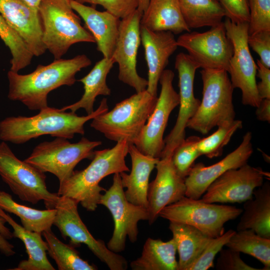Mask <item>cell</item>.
I'll list each match as a JSON object with an SVG mask.
<instances>
[{
    "label": "cell",
    "instance_id": "cell-1",
    "mask_svg": "<svg viewBox=\"0 0 270 270\" xmlns=\"http://www.w3.org/2000/svg\"><path fill=\"white\" fill-rule=\"evenodd\" d=\"M91 64V60L82 54L70 59L54 60L46 66L39 64L28 74H20L10 70L8 97L22 102L30 110H40L48 106L50 92L62 86L73 85L76 74Z\"/></svg>",
    "mask_w": 270,
    "mask_h": 270
},
{
    "label": "cell",
    "instance_id": "cell-2",
    "mask_svg": "<svg viewBox=\"0 0 270 270\" xmlns=\"http://www.w3.org/2000/svg\"><path fill=\"white\" fill-rule=\"evenodd\" d=\"M108 110L107 99L104 98L96 110L85 116L48 106L34 116L7 117L0 122V140L22 144L44 135L72 139L75 134H84L87 122Z\"/></svg>",
    "mask_w": 270,
    "mask_h": 270
},
{
    "label": "cell",
    "instance_id": "cell-3",
    "mask_svg": "<svg viewBox=\"0 0 270 270\" xmlns=\"http://www.w3.org/2000/svg\"><path fill=\"white\" fill-rule=\"evenodd\" d=\"M129 144L122 140L110 148L94 150L90 164L81 170H74L72 174L60 184L58 196L70 198L87 210L94 211L99 204L101 192L106 190L100 186L105 177L129 172L125 158L128 154Z\"/></svg>",
    "mask_w": 270,
    "mask_h": 270
},
{
    "label": "cell",
    "instance_id": "cell-4",
    "mask_svg": "<svg viewBox=\"0 0 270 270\" xmlns=\"http://www.w3.org/2000/svg\"><path fill=\"white\" fill-rule=\"evenodd\" d=\"M70 0H41L38 6L42 42L55 60L61 58L74 44L96 42L90 32L82 26Z\"/></svg>",
    "mask_w": 270,
    "mask_h": 270
},
{
    "label": "cell",
    "instance_id": "cell-5",
    "mask_svg": "<svg viewBox=\"0 0 270 270\" xmlns=\"http://www.w3.org/2000/svg\"><path fill=\"white\" fill-rule=\"evenodd\" d=\"M158 97L146 90L116 104L110 111L98 115L90 126L111 140H125L134 144L152 113Z\"/></svg>",
    "mask_w": 270,
    "mask_h": 270
},
{
    "label": "cell",
    "instance_id": "cell-6",
    "mask_svg": "<svg viewBox=\"0 0 270 270\" xmlns=\"http://www.w3.org/2000/svg\"><path fill=\"white\" fill-rule=\"evenodd\" d=\"M200 73L203 86L202 100L186 128L205 134L224 122L235 119L234 88L225 70L202 68Z\"/></svg>",
    "mask_w": 270,
    "mask_h": 270
},
{
    "label": "cell",
    "instance_id": "cell-7",
    "mask_svg": "<svg viewBox=\"0 0 270 270\" xmlns=\"http://www.w3.org/2000/svg\"><path fill=\"white\" fill-rule=\"evenodd\" d=\"M0 176L22 201L36 204L43 200L46 209L55 208L60 196L48 190L44 172L20 160L2 141L0 143Z\"/></svg>",
    "mask_w": 270,
    "mask_h": 270
},
{
    "label": "cell",
    "instance_id": "cell-8",
    "mask_svg": "<svg viewBox=\"0 0 270 270\" xmlns=\"http://www.w3.org/2000/svg\"><path fill=\"white\" fill-rule=\"evenodd\" d=\"M242 209L234 206L206 202L186 196L162 208L158 217L192 226L211 238L224 232V224L239 216Z\"/></svg>",
    "mask_w": 270,
    "mask_h": 270
},
{
    "label": "cell",
    "instance_id": "cell-9",
    "mask_svg": "<svg viewBox=\"0 0 270 270\" xmlns=\"http://www.w3.org/2000/svg\"><path fill=\"white\" fill-rule=\"evenodd\" d=\"M102 144L100 141H92L84 137L75 143L56 138L38 144L24 160L43 172L54 174L61 184L72 174L81 160H92L94 148Z\"/></svg>",
    "mask_w": 270,
    "mask_h": 270
},
{
    "label": "cell",
    "instance_id": "cell-10",
    "mask_svg": "<svg viewBox=\"0 0 270 270\" xmlns=\"http://www.w3.org/2000/svg\"><path fill=\"white\" fill-rule=\"evenodd\" d=\"M76 200L66 196H59L55 206L56 210L53 224L64 238H70V244L77 247L83 244L111 270H125L126 258L110 250L101 240H96L88 231L79 215Z\"/></svg>",
    "mask_w": 270,
    "mask_h": 270
},
{
    "label": "cell",
    "instance_id": "cell-11",
    "mask_svg": "<svg viewBox=\"0 0 270 270\" xmlns=\"http://www.w3.org/2000/svg\"><path fill=\"white\" fill-rule=\"evenodd\" d=\"M99 204L109 210L114 222L112 236L107 247L114 252H122L125 248L127 236L132 242L136 241L138 222L148 220V210L127 200L118 173L114 174L112 185L104 194H101Z\"/></svg>",
    "mask_w": 270,
    "mask_h": 270
},
{
    "label": "cell",
    "instance_id": "cell-12",
    "mask_svg": "<svg viewBox=\"0 0 270 270\" xmlns=\"http://www.w3.org/2000/svg\"><path fill=\"white\" fill-rule=\"evenodd\" d=\"M224 24L234 48L228 72L232 86L241 90L242 104L256 108L262 99L256 88L258 67L248 42V23H235L226 18Z\"/></svg>",
    "mask_w": 270,
    "mask_h": 270
},
{
    "label": "cell",
    "instance_id": "cell-13",
    "mask_svg": "<svg viewBox=\"0 0 270 270\" xmlns=\"http://www.w3.org/2000/svg\"><path fill=\"white\" fill-rule=\"evenodd\" d=\"M176 43L178 46L186 50L200 68L224 70L228 73L234 48L224 22L205 32L182 34L176 40Z\"/></svg>",
    "mask_w": 270,
    "mask_h": 270
},
{
    "label": "cell",
    "instance_id": "cell-14",
    "mask_svg": "<svg viewBox=\"0 0 270 270\" xmlns=\"http://www.w3.org/2000/svg\"><path fill=\"white\" fill-rule=\"evenodd\" d=\"M174 72L164 70L159 82L161 90L154 108L134 143L143 154L160 158L164 146L163 138L169 116L179 104L178 94L174 90L172 82Z\"/></svg>",
    "mask_w": 270,
    "mask_h": 270
},
{
    "label": "cell",
    "instance_id": "cell-15",
    "mask_svg": "<svg viewBox=\"0 0 270 270\" xmlns=\"http://www.w3.org/2000/svg\"><path fill=\"white\" fill-rule=\"evenodd\" d=\"M174 66L178 74L179 112L175 125L164 139V146L160 158L172 156L174 149L185 139L188 122L200 102L194 92L195 73L200 68L199 65L188 54L180 52L176 57Z\"/></svg>",
    "mask_w": 270,
    "mask_h": 270
},
{
    "label": "cell",
    "instance_id": "cell-16",
    "mask_svg": "<svg viewBox=\"0 0 270 270\" xmlns=\"http://www.w3.org/2000/svg\"><path fill=\"white\" fill-rule=\"evenodd\" d=\"M265 176L260 168L248 164L230 169L214 180L202 196L208 203H241L253 196L254 190L262 186Z\"/></svg>",
    "mask_w": 270,
    "mask_h": 270
},
{
    "label": "cell",
    "instance_id": "cell-17",
    "mask_svg": "<svg viewBox=\"0 0 270 270\" xmlns=\"http://www.w3.org/2000/svg\"><path fill=\"white\" fill-rule=\"evenodd\" d=\"M142 14L136 10L120 19L118 35L112 58L118 66L120 81L135 90L136 92L146 90L148 80L136 70V58L141 42L140 27Z\"/></svg>",
    "mask_w": 270,
    "mask_h": 270
},
{
    "label": "cell",
    "instance_id": "cell-18",
    "mask_svg": "<svg viewBox=\"0 0 270 270\" xmlns=\"http://www.w3.org/2000/svg\"><path fill=\"white\" fill-rule=\"evenodd\" d=\"M252 140V134L248 132L240 146L218 162L208 166L202 162L193 165L185 178V196L200 199L208 186L226 172L247 164L253 152Z\"/></svg>",
    "mask_w": 270,
    "mask_h": 270
},
{
    "label": "cell",
    "instance_id": "cell-19",
    "mask_svg": "<svg viewBox=\"0 0 270 270\" xmlns=\"http://www.w3.org/2000/svg\"><path fill=\"white\" fill-rule=\"evenodd\" d=\"M156 168V177L149 184L148 191L150 224L156 220L162 208L180 200L186 192L185 178L177 173L172 156L160 158Z\"/></svg>",
    "mask_w": 270,
    "mask_h": 270
},
{
    "label": "cell",
    "instance_id": "cell-20",
    "mask_svg": "<svg viewBox=\"0 0 270 270\" xmlns=\"http://www.w3.org/2000/svg\"><path fill=\"white\" fill-rule=\"evenodd\" d=\"M0 14L23 40L34 56L45 52L38 8L24 0H0Z\"/></svg>",
    "mask_w": 270,
    "mask_h": 270
},
{
    "label": "cell",
    "instance_id": "cell-21",
    "mask_svg": "<svg viewBox=\"0 0 270 270\" xmlns=\"http://www.w3.org/2000/svg\"><path fill=\"white\" fill-rule=\"evenodd\" d=\"M140 33L148 66L146 90L157 96L160 77L168 64L170 57L178 47L176 40L170 32L152 31L142 26L140 27Z\"/></svg>",
    "mask_w": 270,
    "mask_h": 270
},
{
    "label": "cell",
    "instance_id": "cell-22",
    "mask_svg": "<svg viewBox=\"0 0 270 270\" xmlns=\"http://www.w3.org/2000/svg\"><path fill=\"white\" fill-rule=\"evenodd\" d=\"M72 8L84 22L94 36L97 49L104 58H111L117 41L120 20L110 12L98 10L93 6L70 0Z\"/></svg>",
    "mask_w": 270,
    "mask_h": 270
},
{
    "label": "cell",
    "instance_id": "cell-23",
    "mask_svg": "<svg viewBox=\"0 0 270 270\" xmlns=\"http://www.w3.org/2000/svg\"><path fill=\"white\" fill-rule=\"evenodd\" d=\"M128 154L131 171L129 174L120 173L122 186L126 188V198L131 203L147 208L149 178L160 158L143 154L134 144H129Z\"/></svg>",
    "mask_w": 270,
    "mask_h": 270
},
{
    "label": "cell",
    "instance_id": "cell-24",
    "mask_svg": "<svg viewBox=\"0 0 270 270\" xmlns=\"http://www.w3.org/2000/svg\"><path fill=\"white\" fill-rule=\"evenodd\" d=\"M140 26L152 31H169L176 34L190 32L178 0H150L142 14Z\"/></svg>",
    "mask_w": 270,
    "mask_h": 270
},
{
    "label": "cell",
    "instance_id": "cell-25",
    "mask_svg": "<svg viewBox=\"0 0 270 270\" xmlns=\"http://www.w3.org/2000/svg\"><path fill=\"white\" fill-rule=\"evenodd\" d=\"M236 230L251 229L258 235L270 238V184H263L244 202Z\"/></svg>",
    "mask_w": 270,
    "mask_h": 270
},
{
    "label": "cell",
    "instance_id": "cell-26",
    "mask_svg": "<svg viewBox=\"0 0 270 270\" xmlns=\"http://www.w3.org/2000/svg\"><path fill=\"white\" fill-rule=\"evenodd\" d=\"M0 216L3 218L14 230V238L24 243L28 256L26 260H22L13 270H54L49 262L46 252L48 246L42 238V234L29 231L18 224L0 208Z\"/></svg>",
    "mask_w": 270,
    "mask_h": 270
},
{
    "label": "cell",
    "instance_id": "cell-27",
    "mask_svg": "<svg viewBox=\"0 0 270 270\" xmlns=\"http://www.w3.org/2000/svg\"><path fill=\"white\" fill-rule=\"evenodd\" d=\"M114 63L112 57L103 58L98 62L88 74L78 80L84 85V92L80 99L60 109L76 112L78 110L84 108L87 114H92L94 112V105L96 98L100 95L110 96L111 94V90L106 84V78Z\"/></svg>",
    "mask_w": 270,
    "mask_h": 270
},
{
    "label": "cell",
    "instance_id": "cell-28",
    "mask_svg": "<svg viewBox=\"0 0 270 270\" xmlns=\"http://www.w3.org/2000/svg\"><path fill=\"white\" fill-rule=\"evenodd\" d=\"M168 228L172 234L179 256L178 270H188L212 238L185 224L170 222Z\"/></svg>",
    "mask_w": 270,
    "mask_h": 270
},
{
    "label": "cell",
    "instance_id": "cell-29",
    "mask_svg": "<svg viewBox=\"0 0 270 270\" xmlns=\"http://www.w3.org/2000/svg\"><path fill=\"white\" fill-rule=\"evenodd\" d=\"M176 252L172 238L163 242L149 238L143 246L141 256L132 260L130 266L133 270H178Z\"/></svg>",
    "mask_w": 270,
    "mask_h": 270
},
{
    "label": "cell",
    "instance_id": "cell-30",
    "mask_svg": "<svg viewBox=\"0 0 270 270\" xmlns=\"http://www.w3.org/2000/svg\"><path fill=\"white\" fill-rule=\"evenodd\" d=\"M0 208L18 216L26 230L42 234L51 230L56 212L55 208L39 210L20 204L4 191H0Z\"/></svg>",
    "mask_w": 270,
    "mask_h": 270
},
{
    "label": "cell",
    "instance_id": "cell-31",
    "mask_svg": "<svg viewBox=\"0 0 270 270\" xmlns=\"http://www.w3.org/2000/svg\"><path fill=\"white\" fill-rule=\"evenodd\" d=\"M187 26L196 28L212 27L222 22L225 12L218 0H178Z\"/></svg>",
    "mask_w": 270,
    "mask_h": 270
},
{
    "label": "cell",
    "instance_id": "cell-32",
    "mask_svg": "<svg viewBox=\"0 0 270 270\" xmlns=\"http://www.w3.org/2000/svg\"><path fill=\"white\" fill-rule=\"evenodd\" d=\"M228 248L250 255L270 269V238L262 236L251 229L237 230L225 245Z\"/></svg>",
    "mask_w": 270,
    "mask_h": 270
},
{
    "label": "cell",
    "instance_id": "cell-33",
    "mask_svg": "<svg viewBox=\"0 0 270 270\" xmlns=\"http://www.w3.org/2000/svg\"><path fill=\"white\" fill-rule=\"evenodd\" d=\"M47 244V252L56 262L59 270H96L98 268L83 260L70 244L58 239L51 230L42 232Z\"/></svg>",
    "mask_w": 270,
    "mask_h": 270
},
{
    "label": "cell",
    "instance_id": "cell-34",
    "mask_svg": "<svg viewBox=\"0 0 270 270\" xmlns=\"http://www.w3.org/2000/svg\"><path fill=\"white\" fill-rule=\"evenodd\" d=\"M0 38L12 56L10 70L18 72L28 66L34 56L28 46L0 14Z\"/></svg>",
    "mask_w": 270,
    "mask_h": 270
},
{
    "label": "cell",
    "instance_id": "cell-35",
    "mask_svg": "<svg viewBox=\"0 0 270 270\" xmlns=\"http://www.w3.org/2000/svg\"><path fill=\"white\" fill-rule=\"evenodd\" d=\"M242 126V122L235 119L218 125L216 132L206 138H200L198 142V148L202 156L204 155L210 158L220 156L224 147Z\"/></svg>",
    "mask_w": 270,
    "mask_h": 270
},
{
    "label": "cell",
    "instance_id": "cell-36",
    "mask_svg": "<svg viewBox=\"0 0 270 270\" xmlns=\"http://www.w3.org/2000/svg\"><path fill=\"white\" fill-rule=\"evenodd\" d=\"M200 138L195 136L185 138L173 152L172 164L178 174L184 178L188 175L195 160L202 156L197 145Z\"/></svg>",
    "mask_w": 270,
    "mask_h": 270
},
{
    "label": "cell",
    "instance_id": "cell-37",
    "mask_svg": "<svg viewBox=\"0 0 270 270\" xmlns=\"http://www.w3.org/2000/svg\"><path fill=\"white\" fill-rule=\"evenodd\" d=\"M236 231L230 229L222 236L212 238L197 260L188 270H207L214 267V259L216 254L228 242Z\"/></svg>",
    "mask_w": 270,
    "mask_h": 270
},
{
    "label": "cell",
    "instance_id": "cell-38",
    "mask_svg": "<svg viewBox=\"0 0 270 270\" xmlns=\"http://www.w3.org/2000/svg\"><path fill=\"white\" fill-rule=\"evenodd\" d=\"M250 10L248 34L270 31V0H248Z\"/></svg>",
    "mask_w": 270,
    "mask_h": 270
},
{
    "label": "cell",
    "instance_id": "cell-39",
    "mask_svg": "<svg viewBox=\"0 0 270 270\" xmlns=\"http://www.w3.org/2000/svg\"><path fill=\"white\" fill-rule=\"evenodd\" d=\"M82 4L100 5L120 19L127 17L138 7V0H76Z\"/></svg>",
    "mask_w": 270,
    "mask_h": 270
},
{
    "label": "cell",
    "instance_id": "cell-40",
    "mask_svg": "<svg viewBox=\"0 0 270 270\" xmlns=\"http://www.w3.org/2000/svg\"><path fill=\"white\" fill-rule=\"evenodd\" d=\"M248 46L256 52L260 61L268 68H270V31H260L248 34Z\"/></svg>",
    "mask_w": 270,
    "mask_h": 270
},
{
    "label": "cell",
    "instance_id": "cell-41",
    "mask_svg": "<svg viewBox=\"0 0 270 270\" xmlns=\"http://www.w3.org/2000/svg\"><path fill=\"white\" fill-rule=\"evenodd\" d=\"M217 259L216 268L218 270H261L252 267L244 262L240 252L231 250L222 249Z\"/></svg>",
    "mask_w": 270,
    "mask_h": 270
},
{
    "label": "cell",
    "instance_id": "cell-42",
    "mask_svg": "<svg viewBox=\"0 0 270 270\" xmlns=\"http://www.w3.org/2000/svg\"><path fill=\"white\" fill-rule=\"evenodd\" d=\"M223 8L226 17L235 23L250 22L248 0H218Z\"/></svg>",
    "mask_w": 270,
    "mask_h": 270
},
{
    "label": "cell",
    "instance_id": "cell-43",
    "mask_svg": "<svg viewBox=\"0 0 270 270\" xmlns=\"http://www.w3.org/2000/svg\"><path fill=\"white\" fill-rule=\"evenodd\" d=\"M257 76L260 81L256 84V88L260 98H270V70L257 60Z\"/></svg>",
    "mask_w": 270,
    "mask_h": 270
},
{
    "label": "cell",
    "instance_id": "cell-44",
    "mask_svg": "<svg viewBox=\"0 0 270 270\" xmlns=\"http://www.w3.org/2000/svg\"><path fill=\"white\" fill-rule=\"evenodd\" d=\"M6 220L0 216V252L7 256L15 254L14 246L10 244L8 240L14 238L13 234L5 226Z\"/></svg>",
    "mask_w": 270,
    "mask_h": 270
},
{
    "label": "cell",
    "instance_id": "cell-45",
    "mask_svg": "<svg viewBox=\"0 0 270 270\" xmlns=\"http://www.w3.org/2000/svg\"><path fill=\"white\" fill-rule=\"evenodd\" d=\"M256 115L258 120L260 121L270 122V98L262 99L257 106Z\"/></svg>",
    "mask_w": 270,
    "mask_h": 270
},
{
    "label": "cell",
    "instance_id": "cell-46",
    "mask_svg": "<svg viewBox=\"0 0 270 270\" xmlns=\"http://www.w3.org/2000/svg\"><path fill=\"white\" fill-rule=\"evenodd\" d=\"M150 0H138V7L137 10L142 15L147 7Z\"/></svg>",
    "mask_w": 270,
    "mask_h": 270
},
{
    "label": "cell",
    "instance_id": "cell-47",
    "mask_svg": "<svg viewBox=\"0 0 270 270\" xmlns=\"http://www.w3.org/2000/svg\"><path fill=\"white\" fill-rule=\"evenodd\" d=\"M30 6L38 8V6L41 0H24Z\"/></svg>",
    "mask_w": 270,
    "mask_h": 270
}]
</instances>
